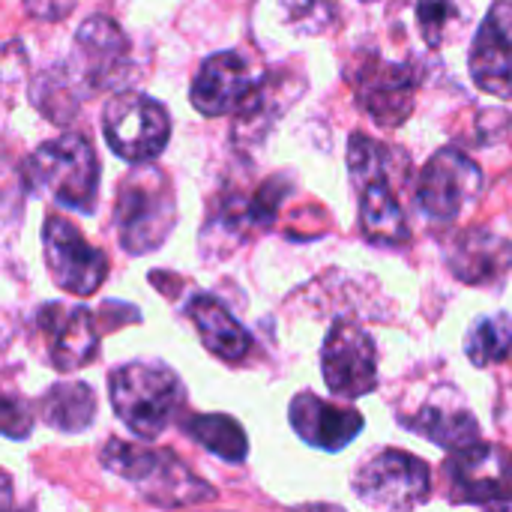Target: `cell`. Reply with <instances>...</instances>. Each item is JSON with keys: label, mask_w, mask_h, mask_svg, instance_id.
I'll list each match as a JSON object with an SVG mask.
<instances>
[{"label": "cell", "mask_w": 512, "mask_h": 512, "mask_svg": "<svg viewBox=\"0 0 512 512\" xmlns=\"http://www.w3.org/2000/svg\"><path fill=\"white\" fill-rule=\"evenodd\" d=\"M444 480L453 504L501 510L512 498V453L498 444L474 441L450 453L444 462Z\"/></svg>", "instance_id": "cell-8"}, {"label": "cell", "mask_w": 512, "mask_h": 512, "mask_svg": "<svg viewBox=\"0 0 512 512\" xmlns=\"http://www.w3.org/2000/svg\"><path fill=\"white\" fill-rule=\"evenodd\" d=\"M36 324L48 339V360L57 372L84 369L99 354V330L87 306L48 303L36 312Z\"/></svg>", "instance_id": "cell-16"}, {"label": "cell", "mask_w": 512, "mask_h": 512, "mask_svg": "<svg viewBox=\"0 0 512 512\" xmlns=\"http://www.w3.org/2000/svg\"><path fill=\"white\" fill-rule=\"evenodd\" d=\"M261 81L264 78H255L249 60L240 51H216L201 63L189 87V99L204 117L240 114L255 99Z\"/></svg>", "instance_id": "cell-13"}, {"label": "cell", "mask_w": 512, "mask_h": 512, "mask_svg": "<svg viewBox=\"0 0 512 512\" xmlns=\"http://www.w3.org/2000/svg\"><path fill=\"white\" fill-rule=\"evenodd\" d=\"M30 432H33L30 408L6 393V399H3V435L12 438V441H24Z\"/></svg>", "instance_id": "cell-27"}, {"label": "cell", "mask_w": 512, "mask_h": 512, "mask_svg": "<svg viewBox=\"0 0 512 512\" xmlns=\"http://www.w3.org/2000/svg\"><path fill=\"white\" fill-rule=\"evenodd\" d=\"M177 225V198L171 177L153 162L135 165L117 186L114 228L129 255L156 252Z\"/></svg>", "instance_id": "cell-2"}, {"label": "cell", "mask_w": 512, "mask_h": 512, "mask_svg": "<svg viewBox=\"0 0 512 512\" xmlns=\"http://www.w3.org/2000/svg\"><path fill=\"white\" fill-rule=\"evenodd\" d=\"M465 12L456 0H417V27L429 48H444L459 36Z\"/></svg>", "instance_id": "cell-25"}, {"label": "cell", "mask_w": 512, "mask_h": 512, "mask_svg": "<svg viewBox=\"0 0 512 512\" xmlns=\"http://www.w3.org/2000/svg\"><path fill=\"white\" fill-rule=\"evenodd\" d=\"M186 312H189V318H192V324H195V330H198V336L210 354H216L225 363H240L249 357V351H252L249 330L216 297L198 294L189 300Z\"/></svg>", "instance_id": "cell-20"}, {"label": "cell", "mask_w": 512, "mask_h": 512, "mask_svg": "<svg viewBox=\"0 0 512 512\" xmlns=\"http://www.w3.org/2000/svg\"><path fill=\"white\" fill-rule=\"evenodd\" d=\"M399 423L444 450H462L480 441V423L474 420L468 405L459 399V390H450V387L429 396L414 417H402Z\"/></svg>", "instance_id": "cell-19"}, {"label": "cell", "mask_w": 512, "mask_h": 512, "mask_svg": "<svg viewBox=\"0 0 512 512\" xmlns=\"http://www.w3.org/2000/svg\"><path fill=\"white\" fill-rule=\"evenodd\" d=\"M183 432L198 441L207 453L228 465H240L249 456V441L243 426L228 414H195L183 423Z\"/></svg>", "instance_id": "cell-22"}, {"label": "cell", "mask_w": 512, "mask_h": 512, "mask_svg": "<svg viewBox=\"0 0 512 512\" xmlns=\"http://www.w3.org/2000/svg\"><path fill=\"white\" fill-rule=\"evenodd\" d=\"M465 357L477 369H492L512 357V318L498 312L477 318L465 333Z\"/></svg>", "instance_id": "cell-24"}, {"label": "cell", "mask_w": 512, "mask_h": 512, "mask_svg": "<svg viewBox=\"0 0 512 512\" xmlns=\"http://www.w3.org/2000/svg\"><path fill=\"white\" fill-rule=\"evenodd\" d=\"M27 15L36 21H63L78 0H21Z\"/></svg>", "instance_id": "cell-28"}, {"label": "cell", "mask_w": 512, "mask_h": 512, "mask_svg": "<svg viewBox=\"0 0 512 512\" xmlns=\"http://www.w3.org/2000/svg\"><path fill=\"white\" fill-rule=\"evenodd\" d=\"M429 492V465L405 450H384L354 474V495L372 510H414Z\"/></svg>", "instance_id": "cell-9"}, {"label": "cell", "mask_w": 512, "mask_h": 512, "mask_svg": "<svg viewBox=\"0 0 512 512\" xmlns=\"http://www.w3.org/2000/svg\"><path fill=\"white\" fill-rule=\"evenodd\" d=\"M81 96H87V90L81 87V81H78V75L72 72L69 63L54 66V69H45V72L33 81V87H30L33 105H36L45 117H51V120H57V123H66L69 117L78 114Z\"/></svg>", "instance_id": "cell-23"}, {"label": "cell", "mask_w": 512, "mask_h": 512, "mask_svg": "<svg viewBox=\"0 0 512 512\" xmlns=\"http://www.w3.org/2000/svg\"><path fill=\"white\" fill-rule=\"evenodd\" d=\"M363 3H375V0H363Z\"/></svg>", "instance_id": "cell-29"}, {"label": "cell", "mask_w": 512, "mask_h": 512, "mask_svg": "<svg viewBox=\"0 0 512 512\" xmlns=\"http://www.w3.org/2000/svg\"><path fill=\"white\" fill-rule=\"evenodd\" d=\"M348 168L360 195V234L381 249L405 246L411 240V228L402 201L390 183V150L375 138L354 132L348 141Z\"/></svg>", "instance_id": "cell-1"}, {"label": "cell", "mask_w": 512, "mask_h": 512, "mask_svg": "<svg viewBox=\"0 0 512 512\" xmlns=\"http://www.w3.org/2000/svg\"><path fill=\"white\" fill-rule=\"evenodd\" d=\"M42 249L51 282L72 294L90 297L102 288L108 276V258L102 249L90 246L84 234L63 216H48L42 225Z\"/></svg>", "instance_id": "cell-11"}, {"label": "cell", "mask_w": 512, "mask_h": 512, "mask_svg": "<svg viewBox=\"0 0 512 512\" xmlns=\"http://www.w3.org/2000/svg\"><path fill=\"white\" fill-rule=\"evenodd\" d=\"M108 390L114 414L141 441H156L183 405V381L162 363H126L114 369Z\"/></svg>", "instance_id": "cell-5"}, {"label": "cell", "mask_w": 512, "mask_h": 512, "mask_svg": "<svg viewBox=\"0 0 512 512\" xmlns=\"http://www.w3.org/2000/svg\"><path fill=\"white\" fill-rule=\"evenodd\" d=\"M468 69L474 84L498 99H512V3H495L474 33Z\"/></svg>", "instance_id": "cell-15"}, {"label": "cell", "mask_w": 512, "mask_h": 512, "mask_svg": "<svg viewBox=\"0 0 512 512\" xmlns=\"http://www.w3.org/2000/svg\"><path fill=\"white\" fill-rule=\"evenodd\" d=\"M480 192H483L480 165L456 147L438 150L423 165L417 180V204L423 216L444 225L456 222L465 213V207L477 201Z\"/></svg>", "instance_id": "cell-10"}, {"label": "cell", "mask_w": 512, "mask_h": 512, "mask_svg": "<svg viewBox=\"0 0 512 512\" xmlns=\"http://www.w3.org/2000/svg\"><path fill=\"white\" fill-rule=\"evenodd\" d=\"M87 93L120 81L129 69V39L108 15H90L75 33V60L69 63Z\"/></svg>", "instance_id": "cell-14"}, {"label": "cell", "mask_w": 512, "mask_h": 512, "mask_svg": "<svg viewBox=\"0 0 512 512\" xmlns=\"http://www.w3.org/2000/svg\"><path fill=\"white\" fill-rule=\"evenodd\" d=\"M39 414L42 420L63 435H78L84 432L93 417H96V393L84 381H63L45 390L39 399Z\"/></svg>", "instance_id": "cell-21"}, {"label": "cell", "mask_w": 512, "mask_h": 512, "mask_svg": "<svg viewBox=\"0 0 512 512\" xmlns=\"http://www.w3.org/2000/svg\"><path fill=\"white\" fill-rule=\"evenodd\" d=\"M24 180L33 192L90 216L99 195V159L78 132H63L39 144L24 162Z\"/></svg>", "instance_id": "cell-4"}, {"label": "cell", "mask_w": 512, "mask_h": 512, "mask_svg": "<svg viewBox=\"0 0 512 512\" xmlns=\"http://www.w3.org/2000/svg\"><path fill=\"white\" fill-rule=\"evenodd\" d=\"M102 135L114 156L141 165L153 162L171 138V117L153 96L123 90L102 108Z\"/></svg>", "instance_id": "cell-7"}, {"label": "cell", "mask_w": 512, "mask_h": 512, "mask_svg": "<svg viewBox=\"0 0 512 512\" xmlns=\"http://www.w3.org/2000/svg\"><path fill=\"white\" fill-rule=\"evenodd\" d=\"M291 429L315 450L324 453H339L351 447V441L363 432L366 420L354 408H339L318 393H297L288 408Z\"/></svg>", "instance_id": "cell-17"}, {"label": "cell", "mask_w": 512, "mask_h": 512, "mask_svg": "<svg viewBox=\"0 0 512 512\" xmlns=\"http://www.w3.org/2000/svg\"><path fill=\"white\" fill-rule=\"evenodd\" d=\"M279 6L285 21L303 36L324 33L339 18V3L333 0H279Z\"/></svg>", "instance_id": "cell-26"}, {"label": "cell", "mask_w": 512, "mask_h": 512, "mask_svg": "<svg viewBox=\"0 0 512 512\" xmlns=\"http://www.w3.org/2000/svg\"><path fill=\"white\" fill-rule=\"evenodd\" d=\"M447 267L465 285H495L512 270V243L486 228L459 231L447 243Z\"/></svg>", "instance_id": "cell-18"}, {"label": "cell", "mask_w": 512, "mask_h": 512, "mask_svg": "<svg viewBox=\"0 0 512 512\" xmlns=\"http://www.w3.org/2000/svg\"><path fill=\"white\" fill-rule=\"evenodd\" d=\"M321 372L330 393L345 399L369 396L378 387L375 339L351 321H336L321 348Z\"/></svg>", "instance_id": "cell-12"}, {"label": "cell", "mask_w": 512, "mask_h": 512, "mask_svg": "<svg viewBox=\"0 0 512 512\" xmlns=\"http://www.w3.org/2000/svg\"><path fill=\"white\" fill-rule=\"evenodd\" d=\"M357 105L381 129L402 126L414 111L417 72L405 60H387L378 51H357L348 66Z\"/></svg>", "instance_id": "cell-6"}, {"label": "cell", "mask_w": 512, "mask_h": 512, "mask_svg": "<svg viewBox=\"0 0 512 512\" xmlns=\"http://www.w3.org/2000/svg\"><path fill=\"white\" fill-rule=\"evenodd\" d=\"M102 465L120 480L138 486L141 498L153 507H198L216 498V489L195 477L168 450H153L144 444L111 438L102 447Z\"/></svg>", "instance_id": "cell-3"}]
</instances>
